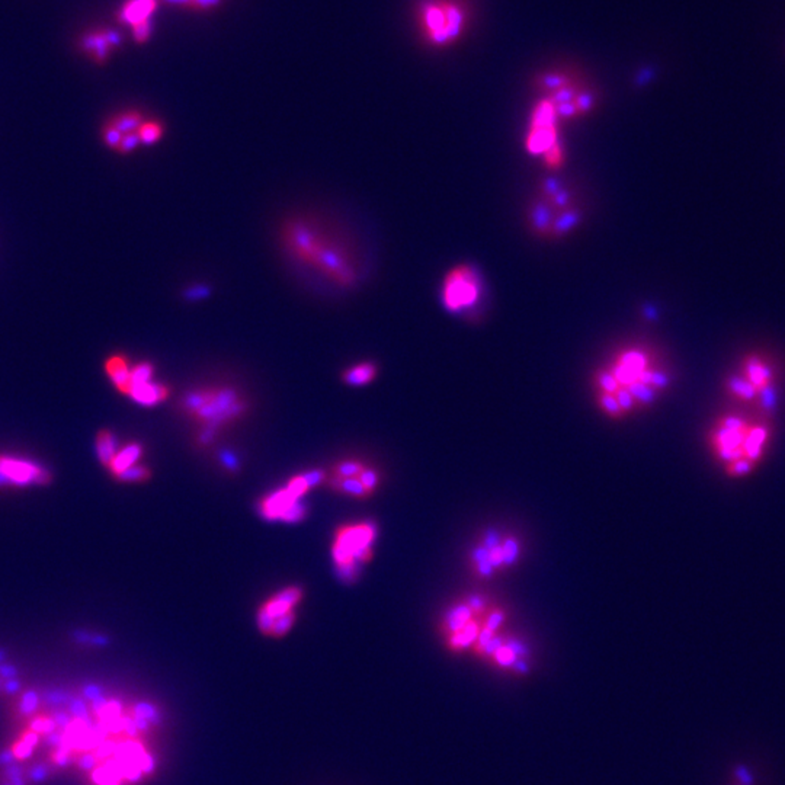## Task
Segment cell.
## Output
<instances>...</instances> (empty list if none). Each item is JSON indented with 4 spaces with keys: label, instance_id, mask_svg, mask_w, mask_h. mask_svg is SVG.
Wrapping results in <instances>:
<instances>
[{
    "label": "cell",
    "instance_id": "cell-16",
    "mask_svg": "<svg viewBox=\"0 0 785 785\" xmlns=\"http://www.w3.org/2000/svg\"><path fill=\"white\" fill-rule=\"evenodd\" d=\"M377 374L378 367L375 362L362 361L348 367L347 370L343 371L342 382L350 387H362L374 382Z\"/></svg>",
    "mask_w": 785,
    "mask_h": 785
},
{
    "label": "cell",
    "instance_id": "cell-24",
    "mask_svg": "<svg viewBox=\"0 0 785 785\" xmlns=\"http://www.w3.org/2000/svg\"><path fill=\"white\" fill-rule=\"evenodd\" d=\"M624 389H627L628 392H632L633 399H634L637 406H644V408L653 403L659 392L658 390L653 389L651 385L643 384V383L640 382L628 385V387H624Z\"/></svg>",
    "mask_w": 785,
    "mask_h": 785
},
{
    "label": "cell",
    "instance_id": "cell-7",
    "mask_svg": "<svg viewBox=\"0 0 785 785\" xmlns=\"http://www.w3.org/2000/svg\"><path fill=\"white\" fill-rule=\"evenodd\" d=\"M303 600V589L287 586L263 602L256 614L258 630L266 637L281 639L291 632L297 620V607Z\"/></svg>",
    "mask_w": 785,
    "mask_h": 785
},
{
    "label": "cell",
    "instance_id": "cell-13",
    "mask_svg": "<svg viewBox=\"0 0 785 785\" xmlns=\"http://www.w3.org/2000/svg\"><path fill=\"white\" fill-rule=\"evenodd\" d=\"M0 474L13 486L46 485L50 481L48 471L37 462L6 455L0 457Z\"/></svg>",
    "mask_w": 785,
    "mask_h": 785
},
{
    "label": "cell",
    "instance_id": "cell-10",
    "mask_svg": "<svg viewBox=\"0 0 785 785\" xmlns=\"http://www.w3.org/2000/svg\"><path fill=\"white\" fill-rule=\"evenodd\" d=\"M557 114L555 107L547 98L535 105L531 116V125L525 140V149L534 156H544L551 147L558 142Z\"/></svg>",
    "mask_w": 785,
    "mask_h": 785
},
{
    "label": "cell",
    "instance_id": "cell-46",
    "mask_svg": "<svg viewBox=\"0 0 785 785\" xmlns=\"http://www.w3.org/2000/svg\"><path fill=\"white\" fill-rule=\"evenodd\" d=\"M56 724H57V728L67 729L72 723V720H70V716L65 714V712H60V714H56L55 717Z\"/></svg>",
    "mask_w": 785,
    "mask_h": 785
},
{
    "label": "cell",
    "instance_id": "cell-3",
    "mask_svg": "<svg viewBox=\"0 0 785 785\" xmlns=\"http://www.w3.org/2000/svg\"><path fill=\"white\" fill-rule=\"evenodd\" d=\"M182 412L198 422L205 431L214 432L245 415L247 401L231 385H203L188 390L179 401Z\"/></svg>",
    "mask_w": 785,
    "mask_h": 785
},
{
    "label": "cell",
    "instance_id": "cell-1",
    "mask_svg": "<svg viewBox=\"0 0 785 785\" xmlns=\"http://www.w3.org/2000/svg\"><path fill=\"white\" fill-rule=\"evenodd\" d=\"M282 254L306 272L339 289H352L361 282L364 262L354 243L338 228L313 214L282 220Z\"/></svg>",
    "mask_w": 785,
    "mask_h": 785
},
{
    "label": "cell",
    "instance_id": "cell-37",
    "mask_svg": "<svg viewBox=\"0 0 785 785\" xmlns=\"http://www.w3.org/2000/svg\"><path fill=\"white\" fill-rule=\"evenodd\" d=\"M12 752H13V756H15L16 759H27L31 756L32 747L30 746V745H27V743L22 742V740H20V742H16L15 745H13Z\"/></svg>",
    "mask_w": 785,
    "mask_h": 785
},
{
    "label": "cell",
    "instance_id": "cell-19",
    "mask_svg": "<svg viewBox=\"0 0 785 785\" xmlns=\"http://www.w3.org/2000/svg\"><path fill=\"white\" fill-rule=\"evenodd\" d=\"M142 457V447L140 444L131 443L125 447L120 448L116 453V457L112 458L108 467L114 476L123 473L124 470L130 469L135 466L140 458Z\"/></svg>",
    "mask_w": 785,
    "mask_h": 785
},
{
    "label": "cell",
    "instance_id": "cell-4",
    "mask_svg": "<svg viewBox=\"0 0 785 785\" xmlns=\"http://www.w3.org/2000/svg\"><path fill=\"white\" fill-rule=\"evenodd\" d=\"M377 525L371 521L347 523L339 527L332 544V558L336 574L345 583H354L358 579L361 565L373 560V544L377 539Z\"/></svg>",
    "mask_w": 785,
    "mask_h": 785
},
{
    "label": "cell",
    "instance_id": "cell-2",
    "mask_svg": "<svg viewBox=\"0 0 785 785\" xmlns=\"http://www.w3.org/2000/svg\"><path fill=\"white\" fill-rule=\"evenodd\" d=\"M768 422L729 415L717 420L709 434L712 453L731 479L746 478L758 469L771 443Z\"/></svg>",
    "mask_w": 785,
    "mask_h": 785
},
{
    "label": "cell",
    "instance_id": "cell-47",
    "mask_svg": "<svg viewBox=\"0 0 785 785\" xmlns=\"http://www.w3.org/2000/svg\"><path fill=\"white\" fill-rule=\"evenodd\" d=\"M83 695L89 700L93 701L100 697V689L98 686H89L83 689Z\"/></svg>",
    "mask_w": 785,
    "mask_h": 785
},
{
    "label": "cell",
    "instance_id": "cell-9",
    "mask_svg": "<svg viewBox=\"0 0 785 785\" xmlns=\"http://www.w3.org/2000/svg\"><path fill=\"white\" fill-rule=\"evenodd\" d=\"M146 120L142 112L135 109L116 112L104 124L100 134L105 146L118 154H130L137 147L142 146L139 139V128Z\"/></svg>",
    "mask_w": 785,
    "mask_h": 785
},
{
    "label": "cell",
    "instance_id": "cell-42",
    "mask_svg": "<svg viewBox=\"0 0 785 785\" xmlns=\"http://www.w3.org/2000/svg\"><path fill=\"white\" fill-rule=\"evenodd\" d=\"M53 759H55V763L57 765L65 766L70 763L69 751L67 749H58L56 751V754L53 755Z\"/></svg>",
    "mask_w": 785,
    "mask_h": 785
},
{
    "label": "cell",
    "instance_id": "cell-22",
    "mask_svg": "<svg viewBox=\"0 0 785 785\" xmlns=\"http://www.w3.org/2000/svg\"><path fill=\"white\" fill-rule=\"evenodd\" d=\"M165 134V125L158 120H144L139 128V139L142 146H153L160 142Z\"/></svg>",
    "mask_w": 785,
    "mask_h": 785
},
{
    "label": "cell",
    "instance_id": "cell-21",
    "mask_svg": "<svg viewBox=\"0 0 785 785\" xmlns=\"http://www.w3.org/2000/svg\"><path fill=\"white\" fill-rule=\"evenodd\" d=\"M120 450V444L116 436L109 431H102L97 438V454L100 462L108 466L112 462V458L116 457V453Z\"/></svg>",
    "mask_w": 785,
    "mask_h": 785
},
{
    "label": "cell",
    "instance_id": "cell-35",
    "mask_svg": "<svg viewBox=\"0 0 785 785\" xmlns=\"http://www.w3.org/2000/svg\"><path fill=\"white\" fill-rule=\"evenodd\" d=\"M151 21H149V22L140 23L137 27L133 28V37H134L137 43H146L147 39H151Z\"/></svg>",
    "mask_w": 785,
    "mask_h": 785
},
{
    "label": "cell",
    "instance_id": "cell-51",
    "mask_svg": "<svg viewBox=\"0 0 785 785\" xmlns=\"http://www.w3.org/2000/svg\"><path fill=\"white\" fill-rule=\"evenodd\" d=\"M4 651H0V665H2V662H4Z\"/></svg>",
    "mask_w": 785,
    "mask_h": 785
},
{
    "label": "cell",
    "instance_id": "cell-41",
    "mask_svg": "<svg viewBox=\"0 0 785 785\" xmlns=\"http://www.w3.org/2000/svg\"><path fill=\"white\" fill-rule=\"evenodd\" d=\"M221 4V0H193V6L195 9H210L216 8Z\"/></svg>",
    "mask_w": 785,
    "mask_h": 785
},
{
    "label": "cell",
    "instance_id": "cell-39",
    "mask_svg": "<svg viewBox=\"0 0 785 785\" xmlns=\"http://www.w3.org/2000/svg\"><path fill=\"white\" fill-rule=\"evenodd\" d=\"M47 775H48V770H47V766L43 765V763L35 765L34 768H32L31 772H30V777H31L32 781L35 782L44 781Z\"/></svg>",
    "mask_w": 785,
    "mask_h": 785
},
{
    "label": "cell",
    "instance_id": "cell-36",
    "mask_svg": "<svg viewBox=\"0 0 785 785\" xmlns=\"http://www.w3.org/2000/svg\"><path fill=\"white\" fill-rule=\"evenodd\" d=\"M502 537L499 532L495 531V530H489V531H486V534L483 535V541L481 544L487 548V550H492L495 547L501 546Z\"/></svg>",
    "mask_w": 785,
    "mask_h": 785
},
{
    "label": "cell",
    "instance_id": "cell-11",
    "mask_svg": "<svg viewBox=\"0 0 785 785\" xmlns=\"http://www.w3.org/2000/svg\"><path fill=\"white\" fill-rule=\"evenodd\" d=\"M124 394L142 406H156L169 396V387L154 380V367L151 362H131L127 385Z\"/></svg>",
    "mask_w": 785,
    "mask_h": 785
},
{
    "label": "cell",
    "instance_id": "cell-26",
    "mask_svg": "<svg viewBox=\"0 0 785 785\" xmlns=\"http://www.w3.org/2000/svg\"><path fill=\"white\" fill-rule=\"evenodd\" d=\"M598 403H600V409L604 410L605 415L609 416L611 419H623L624 415H625L614 394L598 392Z\"/></svg>",
    "mask_w": 785,
    "mask_h": 785
},
{
    "label": "cell",
    "instance_id": "cell-17",
    "mask_svg": "<svg viewBox=\"0 0 785 785\" xmlns=\"http://www.w3.org/2000/svg\"><path fill=\"white\" fill-rule=\"evenodd\" d=\"M473 618H476V617H474L473 612L470 611L466 602L451 607L447 614L444 616L443 624H441L444 634H445V637L455 634L462 628L466 627L467 624L473 620Z\"/></svg>",
    "mask_w": 785,
    "mask_h": 785
},
{
    "label": "cell",
    "instance_id": "cell-50",
    "mask_svg": "<svg viewBox=\"0 0 785 785\" xmlns=\"http://www.w3.org/2000/svg\"><path fill=\"white\" fill-rule=\"evenodd\" d=\"M4 485H8V483H6V480H4V476H2V474H0V486H4Z\"/></svg>",
    "mask_w": 785,
    "mask_h": 785
},
{
    "label": "cell",
    "instance_id": "cell-43",
    "mask_svg": "<svg viewBox=\"0 0 785 785\" xmlns=\"http://www.w3.org/2000/svg\"><path fill=\"white\" fill-rule=\"evenodd\" d=\"M79 765L83 770H92L97 765V756L95 755H85V756H82L81 761H79Z\"/></svg>",
    "mask_w": 785,
    "mask_h": 785
},
{
    "label": "cell",
    "instance_id": "cell-15",
    "mask_svg": "<svg viewBox=\"0 0 785 785\" xmlns=\"http://www.w3.org/2000/svg\"><path fill=\"white\" fill-rule=\"evenodd\" d=\"M156 4H158L156 0H128L118 13V20L131 25V28L137 27L140 23L149 22L151 21L149 18L156 9Z\"/></svg>",
    "mask_w": 785,
    "mask_h": 785
},
{
    "label": "cell",
    "instance_id": "cell-14",
    "mask_svg": "<svg viewBox=\"0 0 785 785\" xmlns=\"http://www.w3.org/2000/svg\"><path fill=\"white\" fill-rule=\"evenodd\" d=\"M81 50L93 63L104 65L121 44V35L114 30H92L82 35Z\"/></svg>",
    "mask_w": 785,
    "mask_h": 785
},
{
    "label": "cell",
    "instance_id": "cell-20",
    "mask_svg": "<svg viewBox=\"0 0 785 785\" xmlns=\"http://www.w3.org/2000/svg\"><path fill=\"white\" fill-rule=\"evenodd\" d=\"M553 208L546 201H537L530 210V221L535 233L550 237L551 224H553Z\"/></svg>",
    "mask_w": 785,
    "mask_h": 785
},
{
    "label": "cell",
    "instance_id": "cell-40",
    "mask_svg": "<svg viewBox=\"0 0 785 785\" xmlns=\"http://www.w3.org/2000/svg\"><path fill=\"white\" fill-rule=\"evenodd\" d=\"M21 689V681H18L16 677H12V679H6L4 682V693L8 694V695H12V694H16Z\"/></svg>",
    "mask_w": 785,
    "mask_h": 785
},
{
    "label": "cell",
    "instance_id": "cell-12",
    "mask_svg": "<svg viewBox=\"0 0 785 785\" xmlns=\"http://www.w3.org/2000/svg\"><path fill=\"white\" fill-rule=\"evenodd\" d=\"M258 511L265 520L291 523L305 520L306 516V506L301 497L289 492L287 486L261 499Z\"/></svg>",
    "mask_w": 785,
    "mask_h": 785
},
{
    "label": "cell",
    "instance_id": "cell-33",
    "mask_svg": "<svg viewBox=\"0 0 785 785\" xmlns=\"http://www.w3.org/2000/svg\"><path fill=\"white\" fill-rule=\"evenodd\" d=\"M543 159L544 162H546V165L548 166L550 169H557V168H560L563 163V159H565L560 142H557V144L551 147L550 151L544 154Z\"/></svg>",
    "mask_w": 785,
    "mask_h": 785
},
{
    "label": "cell",
    "instance_id": "cell-44",
    "mask_svg": "<svg viewBox=\"0 0 785 785\" xmlns=\"http://www.w3.org/2000/svg\"><path fill=\"white\" fill-rule=\"evenodd\" d=\"M16 674H18V670L11 665H0V677L2 679H12V677H15Z\"/></svg>",
    "mask_w": 785,
    "mask_h": 785
},
{
    "label": "cell",
    "instance_id": "cell-52",
    "mask_svg": "<svg viewBox=\"0 0 785 785\" xmlns=\"http://www.w3.org/2000/svg\"><path fill=\"white\" fill-rule=\"evenodd\" d=\"M4 689V682H2V677H0V691Z\"/></svg>",
    "mask_w": 785,
    "mask_h": 785
},
{
    "label": "cell",
    "instance_id": "cell-38",
    "mask_svg": "<svg viewBox=\"0 0 785 785\" xmlns=\"http://www.w3.org/2000/svg\"><path fill=\"white\" fill-rule=\"evenodd\" d=\"M70 712H72V714H73L77 720L88 721V710H86L85 704H83L82 701H72V704H70Z\"/></svg>",
    "mask_w": 785,
    "mask_h": 785
},
{
    "label": "cell",
    "instance_id": "cell-49",
    "mask_svg": "<svg viewBox=\"0 0 785 785\" xmlns=\"http://www.w3.org/2000/svg\"><path fill=\"white\" fill-rule=\"evenodd\" d=\"M166 4H175V6H193V0H165Z\"/></svg>",
    "mask_w": 785,
    "mask_h": 785
},
{
    "label": "cell",
    "instance_id": "cell-45",
    "mask_svg": "<svg viewBox=\"0 0 785 785\" xmlns=\"http://www.w3.org/2000/svg\"><path fill=\"white\" fill-rule=\"evenodd\" d=\"M21 740L27 743V745H30V746L34 747L39 740V733H35V731L32 730L27 731V733H23L22 739Z\"/></svg>",
    "mask_w": 785,
    "mask_h": 785
},
{
    "label": "cell",
    "instance_id": "cell-23",
    "mask_svg": "<svg viewBox=\"0 0 785 785\" xmlns=\"http://www.w3.org/2000/svg\"><path fill=\"white\" fill-rule=\"evenodd\" d=\"M501 548L502 557H504V567H502V570L515 566L516 562L520 560L521 550H522L520 539H516L515 535L502 537Z\"/></svg>",
    "mask_w": 785,
    "mask_h": 785
},
{
    "label": "cell",
    "instance_id": "cell-48",
    "mask_svg": "<svg viewBox=\"0 0 785 785\" xmlns=\"http://www.w3.org/2000/svg\"><path fill=\"white\" fill-rule=\"evenodd\" d=\"M13 758H15V756H13V752L4 751L2 752V754H0V763H2V765H4V763H6V765H11Z\"/></svg>",
    "mask_w": 785,
    "mask_h": 785
},
{
    "label": "cell",
    "instance_id": "cell-8",
    "mask_svg": "<svg viewBox=\"0 0 785 785\" xmlns=\"http://www.w3.org/2000/svg\"><path fill=\"white\" fill-rule=\"evenodd\" d=\"M481 291L483 282L478 270L469 263H460L444 277L441 300L447 312L462 315L478 307Z\"/></svg>",
    "mask_w": 785,
    "mask_h": 785
},
{
    "label": "cell",
    "instance_id": "cell-27",
    "mask_svg": "<svg viewBox=\"0 0 785 785\" xmlns=\"http://www.w3.org/2000/svg\"><path fill=\"white\" fill-rule=\"evenodd\" d=\"M116 479L123 483H142V481L151 479V470L142 464H135L130 469L124 470L123 473L116 476Z\"/></svg>",
    "mask_w": 785,
    "mask_h": 785
},
{
    "label": "cell",
    "instance_id": "cell-31",
    "mask_svg": "<svg viewBox=\"0 0 785 785\" xmlns=\"http://www.w3.org/2000/svg\"><path fill=\"white\" fill-rule=\"evenodd\" d=\"M30 726H31L30 730L35 731V733H39V735H41V733H44V735H50V733H55L56 728H57L55 719L44 716L35 717Z\"/></svg>",
    "mask_w": 785,
    "mask_h": 785
},
{
    "label": "cell",
    "instance_id": "cell-53",
    "mask_svg": "<svg viewBox=\"0 0 785 785\" xmlns=\"http://www.w3.org/2000/svg\"><path fill=\"white\" fill-rule=\"evenodd\" d=\"M2 785H12V782L11 781L4 782V784H2Z\"/></svg>",
    "mask_w": 785,
    "mask_h": 785
},
{
    "label": "cell",
    "instance_id": "cell-29",
    "mask_svg": "<svg viewBox=\"0 0 785 785\" xmlns=\"http://www.w3.org/2000/svg\"><path fill=\"white\" fill-rule=\"evenodd\" d=\"M37 707H39V695H37V693H34V691L23 693L22 697H21L20 705H18L21 716H32Z\"/></svg>",
    "mask_w": 785,
    "mask_h": 785
},
{
    "label": "cell",
    "instance_id": "cell-28",
    "mask_svg": "<svg viewBox=\"0 0 785 785\" xmlns=\"http://www.w3.org/2000/svg\"><path fill=\"white\" fill-rule=\"evenodd\" d=\"M483 617L485 618H483L481 627H485L489 632L497 633V630L501 628L502 624L506 620V612H505L504 608H489V611L486 612Z\"/></svg>",
    "mask_w": 785,
    "mask_h": 785
},
{
    "label": "cell",
    "instance_id": "cell-18",
    "mask_svg": "<svg viewBox=\"0 0 785 785\" xmlns=\"http://www.w3.org/2000/svg\"><path fill=\"white\" fill-rule=\"evenodd\" d=\"M582 220V211L579 208L570 205L562 211H558L551 224L550 237H562L569 235Z\"/></svg>",
    "mask_w": 785,
    "mask_h": 785
},
{
    "label": "cell",
    "instance_id": "cell-6",
    "mask_svg": "<svg viewBox=\"0 0 785 785\" xmlns=\"http://www.w3.org/2000/svg\"><path fill=\"white\" fill-rule=\"evenodd\" d=\"M419 23L432 44L448 46L466 30V9L455 0H427L420 6Z\"/></svg>",
    "mask_w": 785,
    "mask_h": 785
},
{
    "label": "cell",
    "instance_id": "cell-25",
    "mask_svg": "<svg viewBox=\"0 0 785 785\" xmlns=\"http://www.w3.org/2000/svg\"><path fill=\"white\" fill-rule=\"evenodd\" d=\"M366 464L359 460H343L335 464L332 474L339 476V478H358L359 474L366 470Z\"/></svg>",
    "mask_w": 785,
    "mask_h": 785
},
{
    "label": "cell",
    "instance_id": "cell-5",
    "mask_svg": "<svg viewBox=\"0 0 785 785\" xmlns=\"http://www.w3.org/2000/svg\"><path fill=\"white\" fill-rule=\"evenodd\" d=\"M777 382V367L770 355L751 352L739 362V370L728 378L726 390L736 401L749 403L771 396Z\"/></svg>",
    "mask_w": 785,
    "mask_h": 785
},
{
    "label": "cell",
    "instance_id": "cell-30",
    "mask_svg": "<svg viewBox=\"0 0 785 785\" xmlns=\"http://www.w3.org/2000/svg\"><path fill=\"white\" fill-rule=\"evenodd\" d=\"M464 602H466L470 611L473 612L474 617H483L486 612L489 611V604H487V600H486V598L481 597V595H478V593L469 595V597L464 600Z\"/></svg>",
    "mask_w": 785,
    "mask_h": 785
},
{
    "label": "cell",
    "instance_id": "cell-34",
    "mask_svg": "<svg viewBox=\"0 0 785 785\" xmlns=\"http://www.w3.org/2000/svg\"><path fill=\"white\" fill-rule=\"evenodd\" d=\"M614 397H616L617 401L620 403L624 413L633 412L635 406H637L634 399H633L632 392H628L627 389H624V387H620V389L617 390V392H614Z\"/></svg>",
    "mask_w": 785,
    "mask_h": 785
},
{
    "label": "cell",
    "instance_id": "cell-32",
    "mask_svg": "<svg viewBox=\"0 0 785 785\" xmlns=\"http://www.w3.org/2000/svg\"><path fill=\"white\" fill-rule=\"evenodd\" d=\"M359 480L362 481V485L368 490L370 495H374L375 489H377L378 485H380V474H378L377 470L371 469V467L367 466L366 470L362 471L358 476Z\"/></svg>",
    "mask_w": 785,
    "mask_h": 785
}]
</instances>
